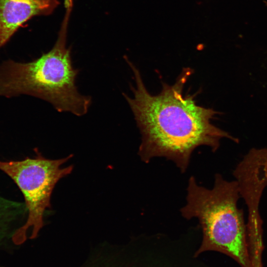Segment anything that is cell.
Instances as JSON below:
<instances>
[{"label":"cell","instance_id":"cell-1","mask_svg":"<svg viewBox=\"0 0 267 267\" xmlns=\"http://www.w3.org/2000/svg\"><path fill=\"white\" fill-rule=\"evenodd\" d=\"M125 59L133 72L135 85L131 86L133 97L123 94L141 134L138 154L142 162L148 163L155 157H164L184 173L198 147L207 146L215 152L223 138L239 142L237 138L211 123L219 112L198 105L195 94H184L192 69L183 68L174 85L163 83L161 91L152 95L138 69L128 58Z\"/></svg>","mask_w":267,"mask_h":267},{"label":"cell","instance_id":"cell-2","mask_svg":"<svg viewBox=\"0 0 267 267\" xmlns=\"http://www.w3.org/2000/svg\"><path fill=\"white\" fill-rule=\"evenodd\" d=\"M73 0H65V12L53 47L28 62L8 60L0 64V96L29 95L52 104L58 112L85 115L90 96L79 93L76 79L79 70L73 67L67 34Z\"/></svg>","mask_w":267,"mask_h":267},{"label":"cell","instance_id":"cell-3","mask_svg":"<svg viewBox=\"0 0 267 267\" xmlns=\"http://www.w3.org/2000/svg\"><path fill=\"white\" fill-rule=\"evenodd\" d=\"M186 190V204L180 213L187 220L197 219L201 228L202 241L196 254L216 251L232 258L242 267H252L244 212L237 206L240 195L237 181L216 174L210 189L191 176Z\"/></svg>","mask_w":267,"mask_h":267},{"label":"cell","instance_id":"cell-4","mask_svg":"<svg viewBox=\"0 0 267 267\" xmlns=\"http://www.w3.org/2000/svg\"><path fill=\"white\" fill-rule=\"evenodd\" d=\"M32 158L21 160H0V170L8 176L17 185L24 198L27 211L25 223L17 233L22 244L29 237L34 238L44 225V216L51 207L50 199L58 181L70 174L73 166L64 167L72 156L50 159L44 157L38 148Z\"/></svg>","mask_w":267,"mask_h":267},{"label":"cell","instance_id":"cell-5","mask_svg":"<svg viewBox=\"0 0 267 267\" xmlns=\"http://www.w3.org/2000/svg\"><path fill=\"white\" fill-rule=\"evenodd\" d=\"M58 0H0V49L32 17L51 14Z\"/></svg>","mask_w":267,"mask_h":267},{"label":"cell","instance_id":"cell-6","mask_svg":"<svg viewBox=\"0 0 267 267\" xmlns=\"http://www.w3.org/2000/svg\"><path fill=\"white\" fill-rule=\"evenodd\" d=\"M265 4L267 6V1H264Z\"/></svg>","mask_w":267,"mask_h":267}]
</instances>
